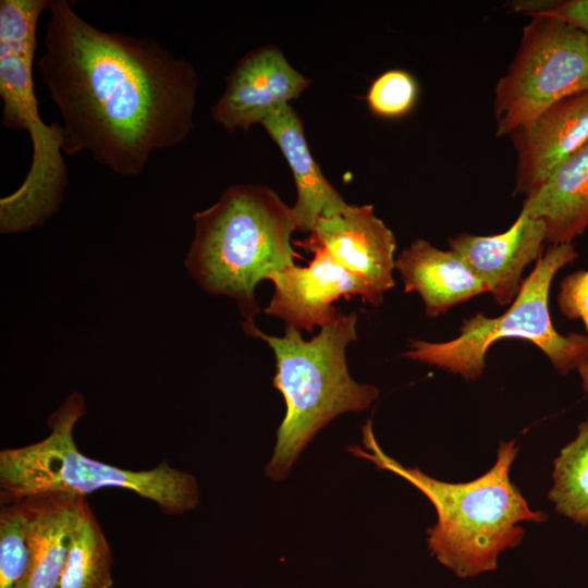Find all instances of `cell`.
I'll return each mask as SVG.
<instances>
[{"mask_svg":"<svg viewBox=\"0 0 588 588\" xmlns=\"http://www.w3.org/2000/svg\"><path fill=\"white\" fill-rule=\"evenodd\" d=\"M41 81L62 119L64 152L90 154L119 175L140 174L152 152L194 127V66L154 38L101 30L50 0Z\"/></svg>","mask_w":588,"mask_h":588,"instance_id":"obj_1","label":"cell"},{"mask_svg":"<svg viewBox=\"0 0 588 588\" xmlns=\"http://www.w3.org/2000/svg\"><path fill=\"white\" fill-rule=\"evenodd\" d=\"M363 444L348 450L379 469L389 470L411 482L432 503L437 522L427 531V544L440 564L461 578L494 571L499 555L520 544V523H543L548 515L534 511L511 481L510 468L517 455L515 441L501 442L492 467L474 480L446 482L405 467L379 446L368 420Z\"/></svg>","mask_w":588,"mask_h":588,"instance_id":"obj_2","label":"cell"},{"mask_svg":"<svg viewBox=\"0 0 588 588\" xmlns=\"http://www.w3.org/2000/svg\"><path fill=\"white\" fill-rule=\"evenodd\" d=\"M195 236L185 259L189 274L208 293L232 297L255 323V289L294 264L297 230L292 207L270 187L237 184L193 216Z\"/></svg>","mask_w":588,"mask_h":588,"instance_id":"obj_3","label":"cell"},{"mask_svg":"<svg viewBox=\"0 0 588 588\" xmlns=\"http://www.w3.org/2000/svg\"><path fill=\"white\" fill-rule=\"evenodd\" d=\"M356 323V313L339 314L309 341L290 326L283 336H274L255 323L242 324L248 335L272 348L277 359L273 385L286 406L266 466L270 478H284L309 441L334 417L365 411L378 397L376 387L356 382L348 372L345 351L357 339Z\"/></svg>","mask_w":588,"mask_h":588,"instance_id":"obj_4","label":"cell"},{"mask_svg":"<svg viewBox=\"0 0 588 588\" xmlns=\"http://www.w3.org/2000/svg\"><path fill=\"white\" fill-rule=\"evenodd\" d=\"M86 413L85 400L71 393L49 416L42 440L0 451L1 500L65 493L86 497L102 488H120L156 503L167 515L184 514L199 502L196 478L167 462L130 470L84 455L73 431Z\"/></svg>","mask_w":588,"mask_h":588,"instance_id":"obj_5","label":"cell"},{"mask_svg":"<svg viewBox=\"0 0 588 588\" xmlns=\"http://www.w3.org/2000/svg\"><path fill=\"white\" fill-rule=\"evenodd\" d=\"M50 0L0 1V96L2 123L24 130L32 161L22 185L0 199V231L26 232L56 213L68 184L62 125L46 124L35 96L33 61L37 26Z\"/></svg>","mask_w":588,"mask_h":588,"instance_id":"obj_6","label":"cell"},{"mask_svg":"<svg viewBox=\"0 0 588 588\" xmlns=\"http://www.w3.org/2000/svg\"><path fill=\"white\" fill-rule=\"evenodd\" d=\"M576 257L574 243L550 245L505 313L497 317L476 314L464 319L458 335L449 341L411 340L404 356L473 381L482 375L487 353L495 342L520 339L540 348L558 372L566 375L578 369L588 362V334H560L549 309L554 275Z\"/></svg>","mask_w":588,"mask_h":588,"instance_id":"obj_7","label":"cell"},{"mask_svg":"<svg viewBox=\"0 0 588 588\" xmlns=\"http://www.w3.org/2000/svg\"><path fill=\"white\" fill-rule=\"evenodd\" d=\"M588 87V36L561 17L536 14L494 88L497 136H507L554 102Z\"/></svg>","mask_w":588,"mask_h":588,"instance_id":"obj_8","label":"cell"},{"mask_svg":"<svg viewBox=\"0 0 588 588\" xmlns=\"http://www.w3.org/2000/svg\"><path fill=\"white\" fill-rule=\"evenodd\" d=\"M309 250L314 259L307 267L293 264L270 279L274 292L266 314L299 331L311 332L338 317L333 302L340 297L360 296L373 306L383 302V295L343 268L324 248Z\"/></svg>","mask_w":588,"mask_h":588,"instance_id":"obj_9","label":"cell"},{"mask_svg":"<svg viewBox=\"0 0 588 588\" xmlns=\"http://www.w3.org/2000/svg\"><path fill=\"white\" fill-rule=\"evenodd\" d=\"M297 245L324 248L381 295L395 284V237L371 205H346L336 215L319 218L309 237Z\"/></svg>","mask_w":588,"mask_h":588,"instance_id":"obj_10","label":"cell"},{"mask_svg":"<svg viewBox=\"0 0 588 588\" xmlns=\"http://www.w3.org/2000/svg\"><path fill=\"white\" fill-rule=\"evenodd\" d=\"M309 84L278 48H257L245 54L229 74L225 90L212 108V118L229 132L247 130L297 98Z\"/></svg>","mask_w":588,"mask_h":588,"instance_id":"obj_11","label":"cell"},{"mask_svg":"<svg viewBox=\"0 0 588 588\" xmlns=\"http://www.w3.org/2000/svg\"><path fill=\"white\" fill-rule=\"evenodd\" d=\"M507 137L517 158L513 195L526 196L588 143V87L554 102Z\"/></svg>","mask_w":588,"mask_h":588,"instance_id":"obj_12","label":"cell"},{"mask_svg":"<svg viewBox=\"0 0 588 588\" xmlns=\"http://www.w3.org/2000/svg\"><path fill=\"white\" fill-rule=\"evenodd\" d=\"M546 242L544 223L520 210L506 231L488 236L461 233L449 240V247L483 282L494 302L504 306L517 297L525 268L541 257Z\"/></svg>","mask_w":588,"mask_h":588,"instance_id":"obj_13","label":"cell"},{"mask_svg":"<svg viewBox=\"0 0 588 588\" xmlns=\"http://www.w3.org/2000/svg\"><path fill=\"white\" fill-rule=\"evenodd\" d=\"M404 292H416L429 317H437L452 307L488 293L483 282L463 258L452 249L443 250L416 238L395 260Z\"/></svg>","mask_w":588,"mask_h":588,"instance_id":"obj_14","label":"cell"},{"mask_svg":"<svg viewBox=\"0 0 588 588\" xmlns=\"http://www.w3.org/2000/svg\"><path fill=\"white\" fill-rule=\"evenodd\" d=\"M261 125L292 170L297 191V199L292 207L296 229L310 233L319 218L336 215L347 204L316 163L306 142L303 122L289 103L273 110Z\"/></svg>","mask_w":588,"mask_h":588,"instance_id":"obj_15","label":"cell"},{"mask_svg":"<svg viewBox=\"0 0 588 588\" xmlns=\"http://www.w3.org/2000/svg\"><path fill=\"white\" fill-rule=\"evenodd\" d=\"M522 210L541 220L551 245L573 243L588 228V143L525 196Z\"/></svg>","mask_w":588,"mask_h":588,"instance_id":"obj_16","label":"cell"},{"mask_svg":"<svg viewBox=\"0 0 588 588\" xmlns=\"http://www.w3.org/2000/svg\"><path fill=\"white\" fill-rule=\"evenodd\" d=\"M81 497L44 494L23 500L29 516L32 562L23 588H58Z\"/></svg>","mask_w":588,"mask_h":588,"instance_id":"obj_17","label":"cell"},{"mask_svg":"<svg viewBox=\"0 0 588 588\" xmlns=\"http://www.w3.org/2000/svg\"><path fill=\"white\" fill-rule=\"evenodd\" d=\"M112 553L85 497H81L58 588H112Z\"/></svg>","mask_w":588,"mask_h":588,"instance_id":"obj_18","label":"cell"},{"mask_svg":"<svg viewBox=\"0 0 588 588\" xmlns=\"http://www.w3.org/2000/svg\"><path fill=\"white\" fill-rule=\"evenodd\" d=\"M549 499L558 513L588 526V418L554 460Z\"/></svg>","mask_w":588,"mask_h":588,"instance_id":"obj_19","label":"cell"},{"mask_svg":"<svg viewBox=\"0 0 588 588\" xmlns=\"http://www.w3.org/2000/svg\"><path fill=\"white\" fill-rule=\"evenodd\" d=\"M30 525L23 500H1L0 588H23L30 568Z\"/></svg>","mask_w":588,"mask_h":588,"instance_id":"obj_20","label":"cell"},{"mask_svg":"<svg viewBox=\"0 0 588 588\" xmlns=\"http://www.w3.org/2000/svg\"><path fill=\"white\" fill-rule=\"evenodd\" d=\"M418 85L402 70H391L378 76L369 87L367 102L370 110L382 118H400L416 103Z\"/></svg>","mask_w":588,"mask_h":588,"instance_id":"obj_21","label":"cell"},{"mask_svg":"<svg viewBox=\"0 0 588 588\" xmlns=\"http://www.w3.org/2000/svg\"><path fill=\"white\" fill-rule=\"evenodd\" d=\"M561 313L568 319H579L588 332V270L565 277L556 297ZM583 389L588 393V362L577 369Z\"/></svg>","mask_w":588,"mask_h":588,"instance_id":"obj_22","label":"cell"},{"mask_svg":"<svg viewBox=\"0 0 588 588\" xmlns=\"http://www.w3.org/2000/svg\"><path fill=\"white\" fill-rule=\"evenodd\" d=\"M510 5L529 16L550 14L561 17L588 36V0L515 1Z\"/></svg>","mask_w":588,"mask_h":588,"instance_id":"obj_23","label":"cell"}]
</instances>
